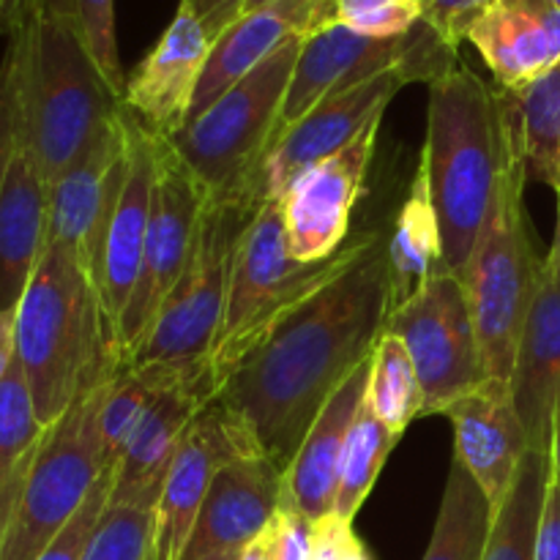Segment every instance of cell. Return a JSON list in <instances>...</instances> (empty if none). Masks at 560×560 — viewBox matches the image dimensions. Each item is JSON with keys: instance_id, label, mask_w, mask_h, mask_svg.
I'll return each mask as SVG.
<instances>
[{"instance_id": "obj_52", "label": "cell", "mask_w": 560, "mask_h": 560, "mask_svg": "<svg viewBox=\"0 0 560 560\" xmlns=\"http://www.w3.org/2000/svg\"><path fill=\"white\" fill-rule=\"evenodd\" d=\"M547 3H550L552 9H558V11H560V0H547Z\"/></svg>"}, {"instance_id": "obj_15", "label": "cell", "mask_w": 560, "mask_h": 560, "mask_svg": "<svg viewBox=\"0 0 560 560\" xmlns=\"http://www.w3.org/2000/svg\"><path fill=\"white\" fill-rule=\"evenodd\" d=\"M217 392L211 361H197L156 394L113 470V506H156L180 441Z\"/></svg>"}, {"instance_id": "obj_35", "label": "cell", "mask_w": 560, "mask_h": 560, "mask_svg": "<svg viewBox=\"0 0 560 560\" xmlns=\"http://www.w3.org/2000/svg\"><path fill=\"white\" fill-rule=\"evenodd\" d=\"M153 541V509L107 503L82 560H148Z\"/></svg>"}, {"instance_id": "obj_6", "label": "cell", "mask_w": 560, "mask_h": 560, "mask_svg": "<svg viewBox=\"0 0 560 560\" xmlns=\"http://www.w3.org/2000/svg\"><path fill=\"white\" fill-rule=\"evenodd\" d=\"M304 38H290L271 58L222 93L211 107L167 137L217 200L260 206V170L277 142L279 115Z\"/></svg>"}, {"instance_id": "obj_51", "label": "cell", "mask_w": 560, "mask_h": 560, "mask_svg": "<svg viewBox=\"0 0 560 560\" xmlns=\"http://www.w3.org/2000/svg\"><path fill=\"white\" fill-rule=\"evenodd\" d=\"M241 552H222V556H211V558H202V560H238Z\"/></svg>"}, {"instance_id": "obj_26", "label": "cell", "mask_w": 560, "mask_h": 560, "mask_svg": "<svg viewBox=\"0 0 560 560\" xmlns=\"http://www.w3.org/2000/svg\"><path fill=\"white\" fill-rule=\"evenodd\" d=\"M370 359L323 405L315 424L310 427L304 443H301L293 463L288 465L282 476V501L299 509L301 514H306L312 523H320V520L334 514L339 457H342L350 424H353L355 413H359L361 402H364L366 383H370Z\"/></svg>"}, {"instance_id": "obj_46", "label": "cell", "mask_w": 560, "mask_h": 560, "mask_svg": "<svg viewBox=\"0 0 560 560\" xmlns=\"http://www.w3.org/2000/svg\"><path fill=\"white\" fill-rule=\"evenodd\" d=\"M14 361V315H0V381Z\"/></svg>"}, {"instance_id": "obj_14", "label": "cell", "mask_w": 560, "mask_h": 560, "mask_svg": "<svg viewBox=\"0 0 560 560\" xmlns=\"http://www.w3.org/2000/svg\"><path fill=\"white\" fill-rule=\"evenodd\" d=\"M410 82L408 71L392 69L315 104L304 118L288 126L268 151L260 170L262 200H282L299 175L348 148L372 120L386 113L399 88Z\"/></svg>"}, {"instance_id": "obj_28", "label": "cell", "mask_w": 560, "mask_h": 560, "mask_svg": "<svg viewBox=\"0 0 560 560\" xmlns=\"http://www.w3.org/2000/svg\"><path fill=\"white\" fill-rule=\"evenodd\" d=\"M492 517L495 509L490 498L465 465L454 459L443 487L435 530L421 560H485Z\"/></svg>"}, {"instance_id": "obj_39", "label": "cell", "mask_w": 560, "mask_h": 560, "mask_svg": "<svg viewBox=\"0 0 560 560\" xmlns=\"http://www.w3.org/2000/svg\"><path fill=\"white\" fill-rule=\"evenodd\" d=\"M498 0H421V20L452 49L468 42V33Z\"/></svg>"}, {"instance_id": "obj_30", "label": "cell", "mask_w": 560, "mask_h": 560, "mask_svg": "<svg viewBox=\"0 0 560 560\" xmlns=\"http://www.w3.org/2000/svg\"><path fill=\"white\" fill-rule=\"evenodd\" d=\"M517 115L525 175L560 189V63L520 91H506Z\"/></svg>"}, {"instance_id": "obj_42", "label": "cell", "mask_w": 560, "mask_h": 560, "mask_svg": "<svg viewBox=\"0 0 560 560\" xmlns=\"http://www.w3.org/2000/svg\"><path fill=\"white\" fill-rule=\"evenodd\" d=\"M312 560H372L364 541L355 536L353 523L326 517L315 525V556Z\"/></svg>"}, {"instance_id": "obj_17", "label": "cell", "mask_w": 560, "mask_h": 560, "mask_svg": "<svg viewBox=\"0 0 560 560\" xmlns=\"http://www.w3.org/2000/svg\"><path fill=\"white\" fill-rule=\"evenodd\" d=\"M238 454L257 452L230 424L213 399L189 427L164 476L162 492L153 506V541L148 560H180L213 476Z\"/></svg>"}, {"instance_id": "obj_50", "label": "cell", "mask_w": 560, "mask_h": 560, "mask_svg": "<svg viewBox=\"0 0 560 560\" xmlns=\"http://www.w3.org/2000/svg\"><path fill=\"white\" fill-rule=\"evenodd\" d=\"M273 3H279V0H244V11H241V16L255 14V11L268 9V5H273Z\"/></svg>"}, {"instance_id": "obj_44", "label": "cell", "mask_w": 560, "mask_h": 560, "mask_svg": "<svg viewBox=\"0 0 560 560\" xmlns=\"http://www.w3.org/2000/svg\"><path fill=\"white\" fill-rule=\"evenodd\" d=\"M180 3L195 11L211 42H217L233 22H238L244 11V0H180Z\"/></svg>"}, {"instance_id": "obj_37", "label": "cell", "mask_w": 560, "mask_h": 560, "mask_svg": "<svg viewBox=\"0 0 560 560\" xmlns=\"http://www.w3.org/2000/svg\"><path fill=\"white\" fill-rule=\"evenodd\" d=\"M337 22L364 36H405L421 22V0H337Z\"/></svg>"}, {"instance_id": "obj_4", "label": "cell", "mask_w": 560, "mask_h": 560, "mask_svg": "<svg viewBox=\"0 0 560 560\" xmlns=\"http://www.w3.org/2000/svg\"><path fill=\"white\" fill-rule=\"evenodd\" d=\"M9 42L20 66V145L52 186L124 98L93 63L71 11L47 9Z\"/></svg>"}, {"instance_id": "obj_16", "label": "cell", "mask_w": 560, "mask_h": 560, "mask_svg": "<svg viewBox=\"0 0 560 560\" xmlns=\"http://www.w3.org/2000/svg\"><path fill=\"white\" fill-rule=\"evenodd\" d=\"M129 167L126 107L104 120L80 156L49 186V233L47 244L71 246L82 255L85 268L98 249L104 228Z\"/></svg>"}, {"instance_id": "obj_7", "label": "cell", "mask_w": 560, "mask_h": 560, "mask_svg": "<svg viewBox=\"0 0 560 560\" xmlns=\"http://www.w3.org/2000/svg\"><path fill=\"white\" fill-rule=\"evenodd\" d=\"M260 206L208 197L189 262L126 366L211 361L213 342L224 320L241 233Z\"/></svg>"}, {"instance_id": "obj_23", "label": "cell", "mask_w": 560, "mask_h": 560, "mask_svg": "<svg viewBox=\"0 0 560 560\" xmlns=\"http://www.w3.org/2000/svg\"><path fill=\"white\" fill-rule=\"evenodd\" d=\"M503 91H520L560 63V11L547 0H498L468 33Z\"/></svg>"}, {"instance_id": "obj_2", "label": "cell", "mask_w": 560, "mask_h": 560, "mask_svg": "<svg viewBox=\"0 0 560 560\" xmlns=\"http://www.w3.org/2000/svg\"><path fill=\"white\" fill-rule=\"evenodd\" d=\"M517 137L509 93L487 85L463 60L430 82L421 164L441 222L443 266L457 277L485 230Z\"/></svg>"}, {"instance_id": "obj_8", "label": "cell", "mask_w": 560, "mask_h": 560, "mask_svg": "<svg viewBox=\"0 0 560 560\" xmlns=\"http://www.w3.org/2000/svg\"><path fill=\"white\" fill-rule=\"evenodd\" d=\"M348 244L320 262H299L288 249L282 202L266 200L241 233L230 273L228 306L211 350L217 386L246 348L310 290L326 282L345 262Z\"/></svg>"}, {"instance_id": "obj_27", "label": "cell", "mask_w": 560, "mask_h": 560, "mask_svg": "<svg viewBox=\"0 0 560 560\" xmlns=\"http://www.w3.org/2000/svg\"><path fill=\"white\" fill-rule=\"evenodd\" d=\"M443 266V235L432 202L430 175L419 162L408 200L388 230V271H392V310L416 293Z\"/></svg>"}, {"instance_id": "obj_40", "label": "cell", "mask_w": 560, "mask_h": 560, "mask_svg": "<svg viewBox=\"0 0 560 560\" xmlns=\"http://www.w3.org/2000/svg\"><path fill=\"white\" fill-rule=\"evenodd\" d=\"M16 140H20V66H16L14 44L9 42L0 60V189Z\"/></svg>"}, {"instance_id": "obj_47", "label": "cell", "mask_w": 560, "mask_h": 560, "mask_svg": "<svg viewBox=\"0 0 560 560\" xmlns=\"http://www.w3.org/2000/svg\"><path fill=\"white\" fill-rule=\"evenodd\" d=\"M238 560H277L273 556V534H271V523H268V528L262 530L260 536H255V539L249 541V545L241 550Z\"/></svg>"}, {"instance_id": "obj_36", "label": "cell", "mask_w": 560, "mask_h": 560, "mask_svg": "<svg viewBox=\"0 0 560 560\" xmlns=\"http://www.w3.org/2000/svg\"><path fill=\"white\" fill-rule=\"evenodd\" d=\"M69 11L74 14L77 27L82 33L93 63L98 66L107 85L124 98L126 71L120 63L118 27H115V0H66Z\"/></svg>"}, {"instance_id": "obj_24", "label": "cell", "mask_w": 560, "mask_h": 560, "mask_svg": "<svg viewBox=\"0 0 560 560\" xmlns=\"http://www.w3.org/2000/svg\"><path fill=\"white\" fill-rule=\"evenodd\" d=\"M49 233V186L16 140L0 189V315H14L42 262Z\"/></svg>"}, {"instance_id": "obj_3", "label": "cell", "mask_w": 560, "mask_h": 560, "mask_svg": "<svg viewBox=\"0 0 560 560\" xmlns=\"http://www.w3.org/2000/svg\"><path fill=\"white\" fill-rule=\"evenodd\" d=\"M14 359L44 427L107 386L124 366L85 260L71 246L44 249L14 312Z\"/></svg>"}, {"instance_id": "obj_25", "label": "cell", "mask_w": 560, "mask_h": 560, "mask_svg": "<svg viewBox=\"0 0 560 560\" xmlns=\"http://www.w3.org/2000/svg\"><path fill=\"white\" fill-rule=\"evenodd\" d=\"M512 394L530 448L550 452L560 405V284L547 277L545 268L520 334Z\"/></svg>"}, {"instance_id": "obj_20", "label": "cell", "mask_w": 560, "mask_h": 560, "mask_svg": "<svg viewBox=\"0 0 560 560\" xmlns=\"http://www.w3.org/2000/svg\"><path fill=\"white\" fill-rule=\"evenodd\" d=\"M282 470L262 454H238L213 476L180 560L241 552L268 528L282 503Z\"/></svg>"}, {"instance_id": "obj_9", "label": "cell", "mask_w": 560, "mask_h": 560, "mask_svg": "<svg viewBox=\"0 0 560 560\" xmlns=\"http://www.w3.org/2000/svg\"><path fill=\"white\" fill-rule=\"evenodd\" d=\"M104 388L71 405L47 430L0 541V560H38L113 468L98 438Z\"/></svg>"}, {"instance_id": "obj_49", "label": "cell", "mask_w": 560, "mask_h": 560, "mask_svg": "<svg viewBox=\"0 0 560 560\" xmlns=\"http://www.w3.org/2000/svg\"><path fill=\"white\" fill-rule=\"evenodd\" d=\"M550 465H552V481L560 487V405L556 410V421H552V441H550Z\"/></svg>"}, {"instance_id": "obj_13", "label": "cell", "mask_w": 560, "mask_h": 560, "mask_svg": "<svg viewBox=\"0 0 560 560\" xmlns=\"http://www.w3.org/2000/svg\"><path fill=\"white\" fill-rule=\"evenodd\" d=\"M383 115L372 120L348 148L306 170L282 195L288 249L299 262H320L345 246L350 213L364 189Z\"/></svg>"}, {"instance_id": "obj_19", "label": "cell", "mask_w": 560, "mask_h": 560, "mask_svg": "<svg viewBox=\"0 0 560 560\" xmlns=\"http://www.w3.org/2000/svg\"><path fill=\"white\" fill-rule=\"evenodd\" d=\"M213 42L189 5L180 3L156 47L126 77L124 107L151 135L173 137L186 126Z\"/></svg>"}, {"instance_id": "obj_33", "label": "cell", "mask_w": 560, "mask_h": 560, "mask_svg": "<svg viewBox=\"0 0 560 560\" xmlns=\"http://www.w3.org/2000/svg\"><path fill=\"white\" fill-rule=\"evenodd\" d=\"M364 402L397 438H402L410 421L424 416V388L419 372L402 339L394 337L392 331H383L372 350Z\"/></svg>"}, {"instance_id": "obj_22", "label": "cell", "mask_w": 560, "mask_h": 560, "mask_svg": "<svg viewBox=\"0 0 560 560\" xmlns=\"http://www.w3.org/2000/svg\"><path fill=\"white\" fill-rule=\"evenodd\" d=\"M331 22H337V0H279L268 9L241 16L213 42L191 98L189 120L211 107L228 88L244 80L290 38H306Z\"/></svg>"}, {"instance_id": "obj_21", "label": "cell", "mask_w": 560, "mask_h": 560, "mask_svg": "<svg viewBox=\"0 0 560 560\" xmlns=\"http://www.w3.org/2000/svg\"><path fill=\"white\" fill-rule=\"evenodd\" d=\"M443 416L454 427V459L479 481L498 512L530 448L514 405L512 383L485 377L474 392L448 405Z\"/></svg>"}, {"instance_id": "obj_48", "label": "cell", "mask_w": 560, "mask_h": 560, "mask_svg": "<svg viewBox=\"0 0 560 560\" xmlns=\"http://www.w3.org/2000/svg\"><path fill=\"white\" fill-rule=\"evenodd\" d=\"M558 195V224H556V238H552L550 255L545 257V273L552 279V282L560 284V189Z\"/></svg>"}, {"instance_id": "obj_34", "label": "cell", "mask_w": 560, "mask_h": 560, "mask_svg": "<svg viewBox=\"0 0 560 560\" xmlns=\"http://www.w3.org/2000/svg\"><path fill=\"white\" fill-rule=\"evenodd\" d=\"M397 441L399 438L372 413L370 405L361 402L348 438H345L342 457H339L334 517L353 523Z\"/></svg>"}, {"instance_id": "obj_11", "label": "cell", "mask_w": 560, "mask_h": 560, "mask_svg": "<svg viewBox=\"0 0 560 560\" xmlns=\"http://www.w3.org/2000/svg\"><path fill=\"white\" fill-rule=\"evenodd\" d=\"M386 331L402 339L421 388L424 416H443L487 377L463 282L438 268L410 299L388 312Z\"/></svg>"}, {"instance_id": "obj_1", "label": "cell", "mask_w": 560, "mask_h": 560, "mask_svg": "<svg viewBox=\"0 0 560 560\" xmlns=\"http://www.w3.org/2000/svg\"><path fill=\"white\" fill-rule=\"evenodd\" d=\"M388 312V230L375 228L348 241L342 266L241 353L219 383L217 405L284 474L323 405L372 355Z\"/></svg>"}, {"instance_id": "obj_45", "label": "cell", "mask_w": 560, "mask_h": 560, "mask_svg": "<svg viewBox=\"0 0 560 560\" xmlns=\"http://www.w3.org/2000/svg\"><path fill=\"white\" fill-rule=\"evenodd\" d=\"M52 5H60V0H0V33L11 38Z\"/></svg>"}, {"instance_id": "obj_18", "label": "cell", "mask_w": 560, "mask_h": 560, "mask_svg": "<svg viewBox=\"0 0 560 560\" xmlns=\"http://www.w3.org/2000/svg\"><path fill=\"white\" fill-rule=\"evenodd\" d=\"M126 137H129V167H126L124 189H120L113 217L104 228L96 255L88 266L113 334L129 306L137 277H140L142 249H145L148 222H151L153 184H156L153 135L129 109H126Z\"/></svg>"}, {"instance_id": "obj_10", "label": "cell", "mask_w": 560, "mask_h": 560, "mask_svg": "<svg viewBox=\"0 0 560 560\" xmlns=\"http://www.w3.org/2000/svg\"><path fill=\"white\" fill-rule=\"evenodd\" d=\"M457 63L459 49L448 47L424 20L410 33L394 38L364 36L331 22L301 44L279 115V135L326 96L361 85L383 71L405 69L413 82L430 85Z\"/></svg>"}, {"instance_id": "obj_38", "label": "cell", "mask_w": 560, "mask_h": 560, "mask_svg": "<svg viewBox=\"0 0 560 560\" xmlns=\"http://www.w3.org/2000/svg\"><path fill=\"white\" fill-rule=\"evenodd\" d=\"M113 470L115 468L104 470L102 479L93 485L91 495L85 498L80 512L74 514V520L60 530L58 539H55L52 545L38 556V560H82L88 541H91L93 530H96L98 520H102L104 509H107L109 503V492H113Z\"/></svg>"}, {"instance_id": "obj_31", "label": "cell", "mask_w": 560, "mask_h": 560, "mask_svg": "<svg viewBox=\"0 0 560 560\" xmlns=\"http://www.w3.org/2000/svg\"><path fill=\"white\" fill-rule=\"evenodd\" d=\"M47 430L49 427L38 421L31 388L14 359L0 381V506L20 501L22 485Z\"/></svg>"}, {"instance_id": "obj_12", "label": "cell", "mask_w": 560, "mask_h": 560, "mask_svg": "<svg viewBox=\"0 0 560 560\" xmlns=\"http://www.w3.org/2000/svg\"><path fill=\"white\" fill-rule=\"evenodd\" d=\"M153 162H156V184H153L151 222H148L140 277L129 306L115 328V342L124 355V366L148 337L164 299L184 273L195 249L200 217L211 197L167 137L153 135Z\"/></svg>"}, {"instance_id": "obj_29", "label": "cell", "mask_w": 560, "mask_h": 560, "mask_svg": "<svg viewBox=\"0 0 560 560\" xmlns=\"http://www.w3.org/2000/svg\"><path fill=\"white\" fill-rule=\"evenodd\" d=\"M550 481V452L528 448L512 490L492 517L485 560H536V534Z\"/></svg>"}, {"instance_id": "obj_5", "label": "cell", "mask_w": 560, "mask_h": 560, "mask_svg": "<svg viewBox=\"0 0 560 560\" xmlns=\"http://www.w3.org/2000/svg\"><path fill=\"white\" fill-rule=\"evenodd\" d=\"M520 131V129H517ZM525 162L520 137L503 167L501 186L459 282L468 295L487 377L512 383L520 334L539 288L541 268L525 213Z\"/></svg>"}, {"instance_id": "obj_41", "label": "cell", "mask_w": 560, "mask_h": 560, "mask_svg": "<svg viewBox=\"0 0 560 560\" xmlns=\"http://www.w3.org/2000/svg\"><path fill=\"white\" fill-rule=\"evenodd\" d=\"M315 525L290 503H279L271 520L273 556L277 560H312L315 556Z\"/></svg>"}, {"instance_id": "obj_32", "label": "cell", "mask_w": 560, "mask_h": 560, "mask_svg": "<svg viewBox=\"0 0 560 560\" xmlns=\"http://www.w3.org/2000/svg\"><path fill=\"white\" fill-rule=\"evenodd\" d=\"M191 364H145L120 366L118 375L107 383L98 410V438H102L107 465H118L131 432L145 416L148 405L156 399L164 386L175 381Z\"/></svg>"}, {"instance_id": "obj_43", "label": "cell", "mask_w": 560, "mask_h": 560, "mask_svg": "<svg viewBox=\"0 0 560 560\" xmlns=\"http://www.w3.org/2000/svg\"><path fill=\"white\" fill-rule=\"evenodd\" d=\"M536 560H560V487L550 481L536 534Z\"/></svg>"}]
</instances>
